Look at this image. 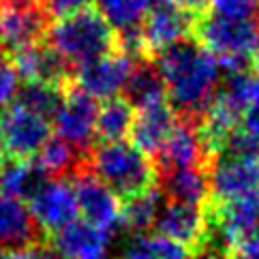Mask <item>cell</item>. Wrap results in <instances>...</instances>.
Returning a JSON list of instances; mask_svg holds the SVG:
<instances>
[{
	"instance_id": "836d02e7",
	"label": "cell",
	"mask_w": 259,
	"mask_h": 259,
	"mask_svg": "<svg viewBox=\"0 0 259 259\" xmlns=\"http://www.w3.org/2000/svg\"><path fill=\"white\" fill-rule=\"evenodd\" d=\"M195 259H240L238 255L229 253L227 248H221V246H208V248H199Z\"/></svg>"
},
{
	"instance_id": "ba28073f",
	"label": "cell",
	"mask_w": 259,
	"mask_h": 259,
	"mask_svg": "<svg viewBox=\"0 0 259 259\" xmlns=\"http://www.w3.org/2000/svg\"><path fill=\"white\" fill-rule=\"evenodd\" d=\"M97 116L99 105L97 101L84 95L81 90H73L71 95H64V101L54 118L58 140L67 142L71 148L81 154L97 140Z\"/></svg>"
},
{
	"instance_id": "8992f818",
	"label": "cell",
	"mask_w": 259,
	"mask_h": 259,
	"mask_svg": "<svg viewBox=\"0 0 259 259\" xmlns=\"http://www.w3.org/2000/svg\"><path fill=\"white\" fill-rule=\"evenodd\" d=\"M32 214L34 225L43 234H58L77 221L79 208L73 184L64 178H48L34 191V195L26 201Z\"/></svg>"
},
{
	"instance_id": "8fae6325",
	"label": "cell",
	"mask_w": 259,
	"mask_h": 259,
	"mask_svg": "<svg viewBox=\"0 0 259 259\" xmlns=\"http://www.w3.org/2000/svg\"><path fill=\"white\" fill-rule=\"evenodd\" d=\"M195 28L189 11L174 3H156L150 7L146 20L142 24V39L146 52L156 54L180 45L189 39L191 30Z\"/></svg>"
},
{
	"instance_id": "d4e9b609",
	"label": "cell",
	"mask_w": 259,
	"mask_h": 259,
	"mask_svg": "<svg viewBox=\"0 0 259 259\" xmlns=\"http://www.w3.org/2000/svg\"><path fill=\"white\" fill-rule=\"evenodd\" d=\"M81 154L71 148L67 142L58 140V137H50L39 154H36L34 165L45 178H64L69 171H79Z\"/></svg>"
},
{
	"instance_id": "f546056e",
	"label": "cell",
	"mask_w": 259,
	"mask_h": 259,
	"mask_svg": "<svg viewBox=\"0 0 259 259\" xmlns=\"http://www.w3.org/2000/svg\"><path fill=\"white\" fill-rule=\"evenodd\" d=\"M20 90V75L13 67V62L0 58V112L11 105Z\"/></svg>"
},
{
	"instance_id": "83f0119b",
	"label": "cell",
	"mask_w": 259,
	"mask_h": 259,
	"mask_svg": "<svg viewBox=\"0 0 259 259\" xmlns=\"http://www.w3.org/2000/svg\"><path fill=\"white\" fill-rule=\"evenodd\" d=\"M122 259H189V251L163 236H135Z\"/></svg>"
},
{
	"instance_id": "4dcf8cb0",
	"label": "cell",
	"mask_w": 259,
	"mask_h": 259,
	"mask_svg": "<svg viewBox=\"0 0 259 259\" xmlns=\"http://www.w3.org/2000/svg\"><path fill=\"white\" fill-rule=\"evenodd\" d=\"M90 5L92 0H45V15L62 20V17L86 11V9H90Z\"/></svg>"
},
{
	"instance_id": "d590c367",
	"label": "cell",
	"mask_w": 259,
	"mask_h": 259,
	"mask_svg": "<svg viewBox=\"0 0 259 259\" xmlns=\"http://www.w3.org/2000/svg\"><path fill=\"white\" fill-rule=\"evenodd\" d=\"M36 0H0V5H11V7H34Z\"/></svg>"
},
{
	"instance_id": "7a4b0ae2",
	"label": "cell",
	"mask_w": 259,
	"mask_h": 259,
	"mask_svg": "<svg viewBox=\"0 0 259 259\" xmlns=\"http://www.w3.org/2000/svg\"><path fill=\"white\" fill-rule=\"evenodd\" d=\"M48 45L67 64L84 67L114 52L116 34L95 9L56 20L48 28Z\"/></svg>"
},
{
	"instance_id": "ac0fdd59",
	"label": "cell",
	"mask_w": 259,
	"mask_h": 259,
	"mask_svg": "<svg viewBox=\"0 0 259 259\" xmlns=\"http://www.w3.org/2000/svg\"><path fill=\"white\" fill-rule=\"evenodd\" d=\"M13 67L17 75L26 79V84L60 86L69 75V64L50 45L41 43L13 54Z\"/></svg>"
},
{
	"instance_id": "e575fe53",
	"label": "cell",
	"mask_w": 259,
	"mask_h": 259,
	"mask_svg": "<svg viewBox=\"0 0 259 259\" xmlns=\"http://www.w3.org/2000/svg\"><path fill=\"white\" fill-rule=\"evenodd\" d=\"M169 3L182 7L184 11L191 13V11H201V9L208 5V0H169Z\"/></svg>"
},
{
	"instance_id": "f1b7e54d",
	"label": "cell",
	"mask_w": 259,
	"mask_h": 259,
	"mask_svg": "<svg viewBox=\"0 0 259 259\" xmlns=\"http://www.w3.org/2000/svg\"><path fill=\"white\" fill-rule=\"evenodd\" d=\"M210 15L221 17V20H255L257 3L255 0H208Z\"/></svg>"
},
{
	"instance_id": "3957f363",
	"label": "cell",
	"mask_w": 259,
	"mask_h": 259,
	"mask_svg": "<svg viewBox=\"0 0 259 259\" xmlns=\"http://www.w3.org/2000/svg\"><path fill=\"white\" fill-rule=\"evenodd\" d=\"M90 174L124 199L154 189L156 182V167L150 156L128 142L97 146L90 154Z\"/></svg>"
},
{
	"instance_id": "5bb4252c",
	"label": "cell",
	"mask_w": 259,
	"mask_h": 259,
	"mask_svg": "<svg viewBox=\"0 0 259 259\" xmlns=\"http://www.w3.org/2000/svg\"><path fill=\"white\" fill-rule=\"evenodd\" d=\"M48 30V15L36 7L0 5V48L17 54L39 43Z\"/></svg>"
},
{
	"instance_id": "74e56055",
	"label": "cell",
	"mask_w": 259,
	"mask_h": 259,
	"mask_svg": "<svg viewBox=\"0 0 259 259\" xmlns=\"http://www.w3.org/2000/svg\"><path fill=\"white\" fill-rule=\"evenodd\" d=\"M253 238H255V240H257V242H259V229H257V234H255Z\"/></svg>"
},
{
	"instance_id": "484cf974",
	"label": "cell",
	"mask_w": 259,
	"mask_h": 259,
	"mask_svg": "<svg viewBox=\"0 0 259 259\" xmlns=\"http://www.w3.org/2000/svg\"><path fill=\"white\" fill-rule=\"evenodd\" d=\"M97 3L101 9L99 13L120 34L142 28L146 15L150 11V0H97Z\"/></svg>"
},
{
	"instance_id": "52a82bcc",
	"label": "cell",
	"mask_w": 259,
	"mask_h": 259,
	"mask_svg": "<svg viewBox=\"0 0 259 259\" xmlns=\"http://www.w3.org/2000/svg\"><path fill=\"white\" fill-rule=\"evenodd\" d=\"M210 176V195L217 203H229L259 193V159L219 154Z\"/></svg>"
},
{
	"instance_id": "9a60e30c",
	"label": "cell",
	"mask_w": 259,
	"mask_h": 259,
	"mask_svg": "<svg viewBox=\"0 0 259 259\" xmlns=\"http://www.w3.org/2000/svg\"><path fill=\"white\" fill-rule=\"evenodd\" d=\"M112 234L86 223H71L52 236V255L56 259H107Z\"/></svg>"
},
{
	"instance_id": "d6986e66",
	"label": "cell",
	"mask_w": 259,
	"mask_h": 259,
	"mask_svg": "<svg viewBox=\"0 0 259 259\" xmlns=\"http://www.w3.org/2000/svg\"><path fill=\"white\" fill-rule=\"evenodd\" d=\"M36 236V225L28 203L15 197L0 195V251L30 246Z\"/></svg>"
},
{
	"instance_id": "603a6c76",
	"label": "cell",
	"mask_w": 259,
	"mask_h": 259,
	"mask_svg": "<svg viewBox=\"0 0 259 259\" xmlns=\"http://www.w3.org/2000/svg\"><path fill=\"white\" fill-rule=\"evenodd\" d=\"M133 120L135 109L124 97L103 101L97 116V137L103 144L124 142V137L131 135Z\"/></svg>"
},
{
	"instance_id": "6da1fadb",
	"label": "cell",
	"mask_w": 259,
	"mask_h": 259,
	"mask_svg": "<svg viewBox=\"0 0 259 259\" xmlns=\"http://www.w3.org/2000/svg\"><path fill=\"white\" fill-rule=\"evenodd\" d=\"M165 92L184 116H201L217 95L221 67L199 43L184 41L156 56Z\"/></svg>"
},
{
	"instance_id": "2e32d148",
	"label": "cell",
	"mask_w": 259,
	"mask_h": 259,
	"mask_svg": "<svg viewBox=\"0 0 259 259\" xmlns=\"http://www.w3.org/2000/svg\"><path fill=\"white\" fill-rule=\"evenodd\" d=\"M208 152L210 150L201 137L199 124L187 118L184 122L176 124L156 156L163 171H171L182 167H203L208 161Z\"/></svg>"
},
{
	"instance_id": "4fadbf2b",
	"label": "cell",
	"mask_w": 259,
	"mask_h": 259,
	"mask_svg": "<svg viewBox=\"0 0 259 259\" xmlns=\"http://www.w3.org/2000/svg\"><path fill=\"white\" fill-rule=\"evenodd\" d=\"M159 236L171 240L182 248H201L210 234V214L201 206L167 201L156 219Z\"/></svg>"
},
{
	"instance_id": "7c38bea8",
	"label": "cell",
	"mask_w": 259,
	"mask_h": 259,
	"mask_svg": "<svg viewBox=\"0 0 259 259\" xmlns=\"http://www.w3.org/2000/svg\"><path fill=\"white\" fill-rule=\"evenodd\" d=\"M133 71V58L124 52H112L95 62L77 67L75 79L84 95L92 99H116L124 90L128 75Z\"/></svg>"
},
{
	"instance_id": "30bf717a",
	"label": "cell",
	"mask_w": 259,
	"mask_h": 259,
	"mask_svg": "<svg viewBox=\"0 0 259 259\" xmlns=\"http://www.w3.org/2000/svg\"><path fill=\"white\" fill-rule=\"evenodd\" d=\"M210 229L219 238L217 246L238 248L259 229V193L242 199L217 203L210 214Z\"/></svg>"
},
{
	"instance_id": "ffe728a7",
	"label": "cell",
	"mask_w": 259,
	"mask_h": 259,
	"mask_svg": "<svg viewBox=\"0 0 259 259\" xmlns=\"http://www.w3.org/2000/svg\"><path fill=\"white\" fill-rule=\"evenodd\" d=\"M161 193L169 197V201L201 206L210 197V176L203 167H182L163 171V189Z\"/></svg>"
},
{
	"instance_id": "ab89813d",
	"label": "cell",
	"mask_w": 259,
	"mask_h": 259,
	"mask_svg": "<svg viewBox=\"0 0 259 259\" xmlns=\"http://www.w3.org/2000/svg\"><path fill=\"white\" fill-rule=\"evenodd\" d=\"M255 3H257V7H259V0H255Z\"/></svg>"
},
{
	"instance_id": "277c9868",
	"label": "cell",
	"mask_w": 259,
	"mask_h": 259,
	"mask_svg": "<svg viewBox=\"0 0 259 259\" xmlns=\"http://www.w3.org/2000/svg\"><path fill=\"white\" fill-rule=\"evenodd\" d=\"M197 41L203 50L217 58L219 67L227 73L244 71L246 60L259 54V20H221L206 15L195 24Z\"/></svg>"
},
{
	"instance_id": "f35d334b",
	"label": "cell",
	"mask_w": 259,
	"mask_h": 259,
	"mask_svg": "<svg viewBox=\"0 0 259 259\" xmlns=\"http://www.w3.org/2000/svg\"><path fill=\"white\" fill-rule=\"evenodd\" d=\"M0 161H3V152H0Z\"/></svg>"
},
{
	"instance_id": "cb8c5ba5",
	"label": "cell",
	"mask_w": 259,
	"mask_h": 259,
	"mask_svg": "<svg viewBox=\"0 0 259 259\" xmlns=\"http://www.w3.org/2000/svg\"><path fill=\"white\" fill-rule=\"evenodd\" d=\"M161 208H163V193L156 187L133 199H126V203L122 206V227L144 236L148 229L156 225Z\"/></svg>"
},
{
	"instance_id": "4316f807",
	"label": "cell",
	"mask_w": 259,
	"mask_h": 259,
	"mask_svg": "<svg viewBox=\"0 0 259 259\" xmlns=\"http://www.w3.org/2000/svg\"><path fill=\"white\" fill-rule=\"evenodd\" d=\"M62 101H64V95L60 86H52V84H24L17 90V97H15L17 105L26 107L28 112L45 120L56 118Z\"/></svg>"
},
{
	"instance_id": "8d00e7d4",
	"label": "cell",
	"mask_w": 259,
	"mask_h": 259,
	"mask_svg": "<svg viewBox=\"0 0 259 259\" xmlns=\"http://www.w3.org/2000/svg\"><path fill=\"white\" fill-rule=\"evenodd\" d=\"M253 75L259 79V54H257V56L253 58Z\"/></svg>"
},
{
	"instance_id": "44dd1931",
	"label": "cell",
	"mask_w": 259,
	"mask_h": 259,
	"mask_svg": "<svg viewBox=\"0 0 259 259\" xmlns=\"http://www.w3.org/2000/svg\"><path fill=\"white\" fill-rule=\"evenodd\" d=\"M43 180L48 178L30 161H20V159L0 161V195L28 201L34 195V191L43 184Z\"/></svg>"
},
{
	"instance_id": "1f68e13d",
	"label": "cell",
	"mask_w": 259,
	"mask_h": 259,
	"mask_svg": "<svg viewBox=\"0 0 259 259\" xmlns=\"http://www.w3.org/2000/svg\"><path fill=\"white\" fill-rule=\"evenodd\" d=\"M0 259H56L52 255V251H45L41 246H24V248H15V251H7L0 255Z\"/></svg>"
},
{
	"instance_id": "9c48e42d",
	"label": "cell",
	"mask_w": 259,
	"mask_h": 259,
	"mask_svg": "<svg viewBox=\"0 0 259 259\" xmlns=\"http://www.w3.org/2000/svg\"><path fill=\"white\" fill-rule=\"evenodd\" d=\"M73 189H75L79 214L84 217L86 223L103 229L107 234H114L122 225L120 197L101 180H97L90 171H77Z\"/></svg>"
},
{
	"instance_id": "d6a6232c",
	"label": "cell",
	"mask_w": 259,
	"mask_h": 259,
	"mask_svg": "<svg viewBox=\"0 0 259 259\" xmlns=\"http://www.w3.org/2000/svg\"><path fill=\"white\" fill-rule=\"evenodd\" d=\"M242 131L248 133L255 142H259V101L248 105L242 114Z\"/></svg>"
},
{
	"instance_id": "7402d4cb",
	"label": "cell",
	"mask_w": 259,
	"mask_h": 259,
	"mask_svg": "<svg viewBox=\"0 0 259 259\" xmlns=\"http://www.w3.org/2000/svg\"><path fill=\"white\" fill-rule=\"evenodd\" d=\"M167 92H165L163 77L156 64L150 62H140L137 67H133L128 81L124 86V99L137 109H144L148 105L163 103Z\"/></svg>"
},
{
	"instance_id": "5b68a950",
	"label": "cell",
	"mask_w": 259,
	"mask_h": 259,
	"mask_svg": "<svg viewBox=\"0 0 259 259\" xmlns=\"http://www.w3.org/2000/svg\"><path fill=\"white\" fill-rule=\"evenodd\" d=\"M52 137L50 120L28 112L22 105H9L0 112V152L3 159L28 161L39 154Z\"/></svg>"
},
{
	"instance_id": "e0dca14e",
	"label": "cell",
	"mask_w": 259,
	"mask_h": 259,
	"mask_svg": "<svg viewBox=\"0 0 259 259\" xmlns=\"http://www.w3.org/2000/svg\"><path fill=\"white\" fill-rule=\"evenodd\" d=\"M176 124H178L176 112L167 101L156 105H148L135 114L133 126H131L133 146L140 148L148 156L159 154L163 144L167 142V137L176 128Z\"/></svg>"
}]
</instances>
